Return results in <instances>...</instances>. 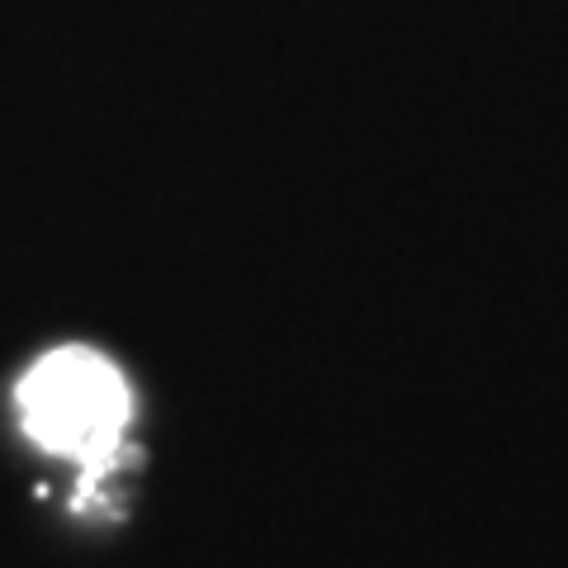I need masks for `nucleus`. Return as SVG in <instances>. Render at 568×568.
Listing matches in <instances>:
<instances>
[{"label": "nucleus", "mask_w": 568, "mask_h": 568, "mask_svg": "<svg viewBox=\"0 0 568 568\" xmlns=\"http://www.w3.org/2000/svg\"><path fill=\"white\" fill-rule=\"evenodd\" d=\"M20 413L43 450L95 469L123 440L133 398L114 361L91 346H62L24 375Z\"/></svg>", "instance_id": "obj_1"}]
</instances>
